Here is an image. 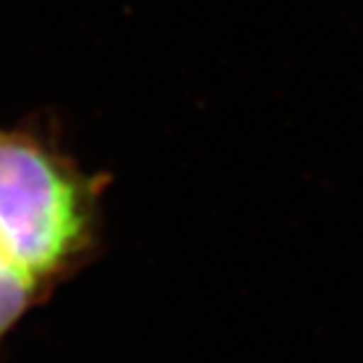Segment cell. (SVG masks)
<instances>
[{
	"label": "cell",
	"mask_w": 363,
	"mask_h": 363,
	"mask_svg": "<svg viewBox=\"0 0 363 363\" xmlns=\"http://www.w3.org/2000/svg\"><path fill=\"white\" fill-rule=\"evenodd\" d=\"M44 300L35 282L24 274L0 245V344L33 302Z\"/></svg>",
	"instance_id": "cell-2"
},
{
	"label": "cell",
	"mask_w": 363,
	"mask_h": 363,
	"mask_svg": "<svg viewBox=\"0 0 363 363\" xmlns=\"http://www.w3.org/2000/svg\"><path fill=\"white\" fill-rule=\"evenodd\" d=\"M106 184L29 129H0V245L44 298L92 252Z\"/></svg>",
	"instance_id": "cell-1"
}]
</instances>
